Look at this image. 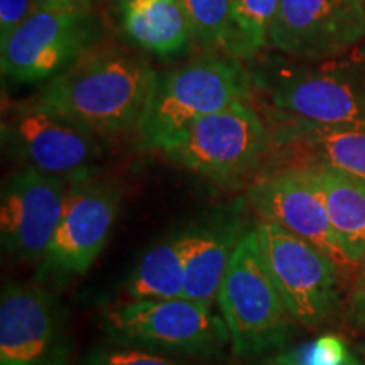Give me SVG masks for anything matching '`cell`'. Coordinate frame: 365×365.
<instances>
[{"label": "cell", "instance_id": "14", "mask_svg": "<svg viewBox=\"0 0 365 365\" xmlns=\"http://www.w3.org/2000/svg\"><path fill=\"white\" fill-rule=\"evenodd\" d=\"M249 203L261 220L277 223L328 255L341 272L355 269L340 245L330 215L304 168L287 166L259 175Z\"/></svg>", "mask_w": 365, "mask_h": 365}, {"label": "cell", "instance_id": "8", "mask_svg": "<svg viewBox=\"0 0 365 365\" xmlns=\"http://www.w3.org/2000/svg\"><path fill=\"white\" fill-rule=\"evenodd\" d=\"M122 207L117 181L91 175L71 181L65 212L36 269V281L61 284L83 276L107 245Z\"/></svg>", "mask_w": 365, "mask_h": 365}, {"label": "cell", "instance_id": "3", "mask_svg": "<svg viewBox=\"0 0 365 365\" xmlns=\"http://www.w3.org/2000/svg\"><path fill=\"white\" fill-rule=\"evenodd\" d=\"M271 112L304 124L365 130V48L322 61L276 65L266 76Z\"/></svg>", "mask_w": 365, "mask_h": 365}, {"label": "cell", "instance_id": "16", "mask_svg": "<svg viewBox=\"0 0 365 365\" xmlns=\"http://www.w3.org/2000/svg\"><path fill=\"white\" fill-rule=\"evenodd\" d=\"M125 39L161 59L180 56L193 43L181 0H113Z\"/></svg>", "mask_w": 365, "mask_h": 365}, {"label": "cell", "instance_id": "20", "mask_svg": "<svg viewBox=\"0 0 365 365\" xmlns=\"http://www.w3.org/2000/svg\"><path fill=\"white\" fill-rule=\"evenodd\" d=\"M193 41L207 53H230L234 0H181ZM230 56V54H228Z\"/></svg>", "mask_w": 365, "mask_h": 365}, {"label": "cell", "instance_id": "9", "mask_svg": "<svg viewBox=\"0 0 365 365\" xmlns=\"http://www.w3.org/2000/svg\"><path fill=\"white\" fill-rule=\"evenodd\" d=\"M105 137L36 102L9 105L2 115V144L21 166L75 181L93 173Z\"/></svg>", "mask_w": 365, "mask_h": 365}, {"label": "cell", "instance_id": "10", "mask_svg": "<svg viewBox=\"0 0 365 365\" xmlns=\"http://www.w3.org/2000/svg\"><path fill=\"white\" fill-rule=\"evenodd\" d=\"M93 11L38 7L7 39L0 41L4 78L17 83L49 81L102 41Z\"/></svg>", "mask_w": 365, "mask_h": 365}, {"label": "cell", "instance_id": "12", "mask_svg": "<svg viewBox=\"0 0 365 365\" xmlns=\"http://www.w3.org/2000/svg\"><path fill=\"white\" fill-rule=\"evenodd\" d=\"M365 38V0H281L267 44L296 61L341 56Z\"/></svg>", "mask_w": 365, "mask_h": 365}, {"label": "cell", "instance_id": "22", "mask_svg": "<svg viewBox=\"0 0 365 365\" xmlns=\"http://www.w3.org/2000/svg\"><path fill=\"white\" fill-rule=\"evenodd\" d=\"M271 365H364L339 335H322L276 355Z\"/></svg>", "mask_w": 365, "mask_h": 365}, {"label": "cell", "instance_id": "13", "mask_svg": "<svg viewBox=\"0 0 365 365\" xmlns=\"http://www.w3.org/2000/svg\"><path fill=\"white\" fill-rule=\"evenodd\" d=\"M71 181L21 166L0 193L2 250L17 262H39L61 222Z\"/></svg>", "mask_w": 365, "mask_h": 365}, {"label": "cell", "instance_id": "11", "mask_svg": "<svg viewBox=\"0 0 365 365\" xmlns=\"http://www.w3.org/2000/svg\"><path fill=\"white\" fill-rule=\"evenodd\" d=\"M71 341L56 293L39 282H7L0 294V365H66Z\"/></svg>", "mask_w": 365, "mask_h": 365}, {"label": "cell", "instance_id": "18", "mask_svg": "<svg viewBox=\"0 0 365 365\" xmlns=\"http://www.w3.org/2000/svg\"><path fill=\"white\" fill-rule=\"evenodd\" d=\"M242 235L239 215H220L198 225V235L186 266L182 298L217 303L227 266Z\"/></svg>", "mask_w": 365, "mask_h": 365}, {"label": "cell", "instance_id": "26", "mask_svg": "<svg viewBox=\"0 0 365 365\" xmlns=\"http://www.w3.org/2000/svg\"><path fill=\"white\" fill-rule=\"evenodd\" d=\"M350 313H352V319L355 328L364 325L365 323V286H357L355 293L350 299Z\"/></svg>", "mask_w": 365, "mask_h": 365}, {"label": "cell", "instance_id": "29", "mask_svg": "<svg viewBox=\"0 0 365 365\" xmlns=\"http://www.w3.org/2000/svg\"><path fill=\"white\" fill-rule=\"evenodd\" d=\"M364 365H365V364H364Z\"/></svg>", "mask_w": 365, "mask_h": 365}, {"label": "cell", "instance_id": "28", "mask_svg": "<svg viewBox=\"0 0 365 365\" xmlns=\"http://www.w3.org/2000/svg\"><path fill=\"white\" fill-rule=\"evenodd\" d=\"M359 286H365V271L362 272V277H360V281H359Z\"/></svg>", "mask_w": 365, "mask_h": 365}, {"label": "cell", "instance_id": "25", "mask_svg": "<svg viewBox=\"0 0 365 365\" xmlns=\"http://www.w3.org/2000/svg\"><path fill=\"white\" fill-rule=\"evenodd\" d=\"M97 0H36L38 7L70 9V11H93Z\"/></svg>", "mask_w": 365, "mask_h": 365}, {"label": "cell", "instance_id": "2", "mask_svg": "<svg viewBox=\"0 0 365 365\" xmlns=\"http://www.w3.org/2000/svg\"><path fill=\"white\" fill-rule=\"evenodd\" d=\"M250 97L252 78L240 59L207 53L158 75L137 137L144 149L161 153L195 120Z\"/></svg>", "mask_w": 365, "mask_h": 365}, {"label": "cell", "instance_id": "5", "mask_svg": "<svg viewBox=\"0 0 365 365\" xmlns=\"http://www.w3.org/2000/svg\"><path fill=\"white\" fill-rule=\"evenodd\" d=\"M237 359L252 360L282 349L296 322L262 261L255 228L240 237L217 298Z\"/></svg>", "mask_w": 365, "mask_h": 365}, {"label": "cell", "instance_id": "1", "mask_svg": "<svg viewBox=\"0 0 365 365\" xmlns=\"http://www.w3.org/2000/svg\"><path fill=\"white\" fill-rule=\"evenodd\" d=\"M158 73L139 53L95 44L49 80L34 100L100 137L137 130Z\"/></svg>", "mask_w": 365, "mask_h": 365}, {"label": "cell", "instance_id": "17", "mask_svg": "<svg viewBox=\"0 0 365 365\" xmlns=\"http://www.w3.org/2000/svg\"><path fill=\"white\" fill-rule=\"evenodd\" d=\"M322 195L340 245L355 267L365 261V180L330 166H299Z\"/></svg>", "mask_w": 365, "mask_h": 365}, {"label": "cell", "instance_id": "21", "mask_svg": "<svg viewBox=\"0 0 365 365\" xmlns=\"http://www.w3.org/2000/svg\"><path fill=\"white\" fill-rule=\"evenodd\" d=\"M281 0H234V41L230 56L250 59L257 56L267 44L269 27L272 24Z\"/></svg>", "mask_w": 365, "mask_h": 365}, {"label": "cell", "instance_id": "6", "mask_svg": "<svg viewBox=\"0 0 365 365\" xmlns=\"http://www.w3.org/2000/svg\"><path fill=\"white\" fill-rule=\"evenodd\" d=\"M113 344L182 357H222L230 345L223 317L212 304L190 298L130 299L102 313Z\"/></svg>", "mask_w": 365, "mask_h": 365}, {"label": "cell", "instance_id": "24", "mask_svg": "<svg viewBox=\"0 0 365 365\" xmlns=\"http://www.w3.org/2000/svg\"><path fill=\"white\" fill-rule=\"evenodd\" d=\"M36 9V0H0V41L7 39Z\"/></svg>", "mask_w": 365, "mask_h": 365}, {"label": "cell", "instance_id": "19", "mask_svg": "<svg viewBox=\"0 0 365 365\" xmlns=\"http://www.w3.org/2000/svg\"><path fill=\"white\" fill-rule=\"evenodd\" d=\"M198 235V225L164 237L143 255L125 284L130 299L182 298L186 266Z\"/></svg>", "mask_w": 365, "mask_h": 365}, {"label": "cell", "instance_id": "7", "mask_svg": "<svg viewBox=\"0 0 365 365\" xmlns=\"http://www.w3.org/2000/svg\"><path fill=\"white\" fill-rule=\"evenodd\" d=\"M259 249L274 286L296 325L317 328L341 301V272L328 255L277 223H255Z\"/></svg>", "mask_w": 365, "mask_h": 365}, {"label": "cell", "instance_id": "4", "mask_svg": "<svg viewBox=\"0 0 365 365\" xmlns=\"http://www.w3.org/2000/svg\"><path fill=\"white\" fill-rule=\"evenodd\" d=\"M269 153V125L250 100L198 118L161 150L171 163L227 188L259 176Z\"/></svg>", "mask_w": 365, "mask_h": 365}, {"label": "cell", "instance_id": "15", "mask_svg": "<svg viewBox=\"0 0 365 365\" xmlns=\"http://www.w3.org/2000/svg\"><path fill=\"white\" fill-rule=\"evenodd\" d=\"M271 153L284 166H330L365 180V130L331 129L271 113Z\"/></svg>", "mask_w": 365, "mask_h": 365}, {"label": "cell", "instance_id": "23", "mask_svg": "<svg viewBox=\"0 0 365 365\" xmlns=\"http://www.w3.org/2000/svg\"><path fill=\"white\" fill-rule=\"evenodd\" d=\"M83 365H193L168 359L150 350L137 349V346H98L90 352Z\"/></svg>", "mask_w": 365, "mask_h": 365}, {"label": "cell", "instance_id": "27", "mask_svg": "<svg viewBox=\"0 0 365 365\" xmlns=\"http://www.w3.org/2000/svg\"><path fill=\"white\" fill-rule=\"evenodd\" d=\"M357 330H359V339H357V344H355V346H357L359 352L365 357V323L364 325L357 327Z\"/></svg>", "mask_w": 365, "mask_h": 365}]
</instances>
